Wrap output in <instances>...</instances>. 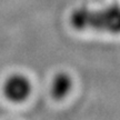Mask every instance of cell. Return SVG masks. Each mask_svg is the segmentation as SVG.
<instances>
[{
    "label": "cell",
    "instance_id": "obj_1",
    "mask_svg": "<svg viewBox=\"0 0 120 120\" xmlns=\"http://www.w3.org/2000/svg\"><path fill=\"white\" fill-rule=\"evenodd\" d=\"M70 25L78 31L120 34V6L109 4L100 9L79 7L70 15Z\"/></svg>",
    "mask_w": 120,
    "mask_h": 120
},
{
    "label": "cell",
    "instance_id": "obj_3",
    "mask_svg": "<svg viewBox=\"0 0 120 120\" xmlns=\"http://www.w3.org/2000/svg\"><path fill=\"white\" fill-rule=\"evenodd\" d=\"M72 88V79L68 72L60 71L57 72L50 83V94L52 98L56 100L64 99L71 91Z\"/></svg>",
    "mask_w": 120,
    "mask_h": 120
},
{
    "label": "cell",
    "instance_id": "obj_2",
    "mask_svg": "<svg viewBox=\"0 0 120 120\" xmlns=\"http://www.w3.org/2000/svg\"><path fill=\"white\" fill-rule=\"evenodd\" d=\"M2 91L9 101L15 103L22 102L31 94V82L21 73H13L4 82Z\"/></svg>",
    "mask_w": 120,
    "mask_h": 120
}]
</instances>
